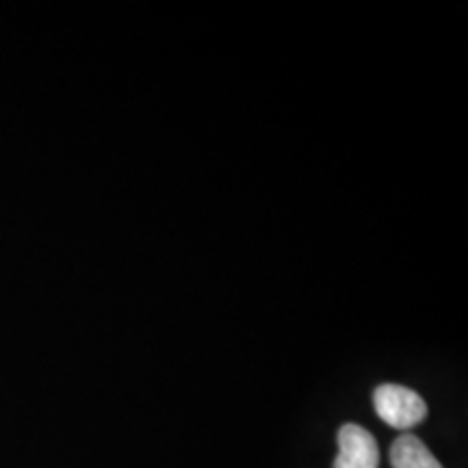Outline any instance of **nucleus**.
Returning <instances> with one entry per match:
<instances>
[{
  "label": "nucleus",
  "mask_w": 468,
  "mask_h": 468,
  "mask_svg": "<svg viewBox=\"0 0 468 468\" xmlns=\"http://www.w3.org/2000/svg\"><path fill=\"white\" fill-rule=\"evenodd\" d=\"M378 417L395 430H410L427 417V403L412 388L399 384H382L373 393Z\"/></svg>",
  "instance_id": "obj_1"
},
{
  "label": "nucleus",
  "mask_w": 468,
  "mask_h": 468,
  "mask_svg": "<svg viewBox=\"0 0 468 468\" xmlns=\"http://www.w3.org/2000/svg\"><path fill=\"white\" fill-rule=\"evenodd\" d=\"M379 449L365 427L347 423L338 430V455L335 468H378Z\"/></svg>",
  "instance_id": "obj_2"
},
{
  "label": "nucleus",
  "mask_w": 468,
  "mask_h": 468,
  "mask_svg": "<svg viewBox=\"0 0 468 468\" xmlns=\"http://www.w3.org/2000/svg\"><path fill=\"white\" fill-rule=\"evenodd\" d=\"M390 464H393V468H442L441 462L434 458V453L412 434H403L393 442Z\"/></svg>",
  "instance_id": "obj_3"
}]
</instances>
